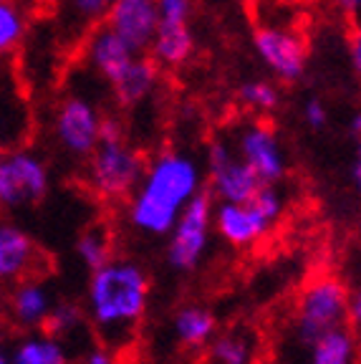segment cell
<instances>
[{
  "label": "cell",
  "mask_w": 361,
  "mask_h": 364,
  "mask_svg": "<svg viewBox=\"0 0 361 364\" xmlns=\"http://www.w3.org/2000/svg\"><path fill=\"white\" fill-rule=\"evenodd\" d=\"M333 6L339 8L346 18H356L361 11V0H333Z\"/></svg>",
  "instance_id": "cell-32"
},
{
  "label": "cell",
  "mask_w": 361,
  "mask_h": 364,
  "mask_svg": "<svg viewBox=\"0 0 361 364\" xmlns=\"http://www.w3.org/2000/svg\"><path fill=\"white\" fill-rule=\"evenodd\" d=\"M84 364H114V359H112V352H109V349L99 347V349H94V352L86 354Z\"/></svg>",
  "instance_id": "cell-33"
},
{
  "label": "cell",
  "mask_w": 361,
  "mask_h": 364,
  "mask_svg": "<svg viewBox=\"0 0 361 364\" xmlns=\"http://www.w3.org/2000/svg\"><path fill=\"white\" fill-rule=\"evenodd\" d=\"M175 329L185 347H203V344H208L215 331V316L208 309H182L175 318Z\"/></svg>",
  "instance_id": "cell-19"
},
{
  "label": "cell",
  "mask_w": 361,
  "mask_h": 364,
  "mask_svg": "<svg viewBox=\"0 0 361 364\" xmlns=\"http://www.w3.org/2000/svg\"><path fill=\"white\" fill-rule=\"evenodd\" d=\"M104 21L134 53L149 51L157 33V6L154 0H114Z\"/></svg>",
  "instance_id": "cell-11"
},
{
  "label": "cell",
  "mask_w": 361,
  "mask_h": 364,
  "mask_svg": "<svg viewBox=\"0 0 361 364\" xmlns=\"http://www.w3.org/2000/svg\"><path fill=\"white\" fill-rule=\"evenodd\" d=\"M215 225L220 230V235L227 240L230 245L237 248H245L253 240L263 238L266 230L271 228V223L255 210L253 205H230L222 203L217 210H215Z\"/></svg>",
  "instance_id": "cell-15"
},
{
  "label": "cell",
  "mask_w": 361,
  "mask_h": 364,
  "mask_svg": "<svg viewBox=\"0 0 361 364\" xmlns=\"http://www.w3.org/2000/svg\"><path fill=\"white\" fill-rule=\"evenodd\" d=\"M26 33V16L13 0H0V56L21 43Z\"/></svg>",
  "instance_id": "cell-22"
},
{
  "label": "cell",
  "mask_w": 361,
  "mask_h": 364,
  "mask_svg": "<svg viewBox=\"0 0 361 364\" xmlns=\"http://www.w3.org/2000/svg\"><path fill=\"white\" fill-rule=\"evenodd\" d=\"M134 56H139V53L131 51L129 46L119 38L114 31H109L107 26L94 28L89 38H86V61L109 84L119 79V74L129 66Z\"/></svg>",
  "instance_id": "cell-14"
},
{
  "label": "cell",
  "mask_w": 361,
  "mask_h": 364,
  "mask_svg": "<svg viewBox=\"0 0 361 364\" xmlns=\"http://www.w3.org/2000/svg\"><path fill=\"white\" fill-rule=\"evenodd\" d=\"M124 142V124L117 117H102L99 119V144Z\"/></svg>",
  "instance_id": "cell-30"
},
{
  "label": "cell",
  "mask_w": 361,
  "mask_h": 364,
  "mask_svg": "<svg viewBox=\"0 0 361 364\" xmlns=\"http://www.w3.org/2000/svg\"><path fill=\"white\" fill-rule=\"evenodd\" d=\"M212 220V195L208 188H200L198 195L185 205L175 228H172L170 261L180 271H192L198 266L208 245V228Z\"/></svg>",
  "instance_id": "cell-5"
},
{
  "label": "cell",
  "mask_w": 361,
  "mask_h": 364,
  "mask_svg": "<svg viewBox=\"0 0 361 364\" xmlns=\"http://www.w3.org/2000/svg\"><path fill=\"white\" fill-rule=\"evenodd\" d=\"M43 253L36 248L33 238L13 225H0V281H33L45 271Z\"/></svg>",
  "instance_id": "cell-13"
},
{
  "label": "cell",
  "mask_w": 361,
  "mask_h": 364,
  "mask_svg": "<svg viewBox=\"0 0 361 364\" xmlns=\"http://www.w3.org/2000/svg\"><path fill=\"white\" fill-rule=\"evenodd\" d=\"M240 102L245 104L248 109L260 114H268L281 104V91L273 81H248V84L240 86L237 91Z\"/></svg>",
  "instance_id": "cell-23"
},
{
  "label": "cell",
  "mask_w": 361,
  "mask_h": 364,
  "mask_svg": "<svg viewBox=\"0 0 361 364\" xmlns=\"http://www.w3.org/2000/svg\"><path fill=\"white\" fill-rule=\"evenodd\" d=\"M351 136L359 142V136H361V114H354V117H351Z\"/></svg>",
  "instance_id": "cell-35"
},
{
  "label": "cell",
  "mask_w": 361,
  "mask_h": 364,
  "mask_svg": "<svg viewBox=\"0 0 361 364\" xmlns=\"http://www.w3.org/2000/svg\"><path fill=\"white\" fill-rule=\"evenodd\" d=\"M237 152V157L258 175L263 185H273L286 175V154L278 142V134L266 122H253L240 132Z\"/></svg>",
  "instance_id": "cell-10"
},
{
  "label": "cell",
  "mask_w": 361,
  "mask_h": 364,
  "mask_svg": "<svg viewBox=\"0 0 361 364\" xmlns=\"http://www.w3.org/2000/svg\"><path fill=\"white\" fill-rule=\"evenodd\" d=\"M76 250H79L81 261H84L91 271H99V268L112 263V256H114L112 235H109L107 228H102V225L86 228L84 233H81V238L76 240Z\"/></svg>",
  "instance_id": "cell-20"
},
{
  "label": "cell",
  "mask_w": 361,
  "mask_h": 364,
  "mask_svg": "<svg viewBox=\"0 0 361 364\" xmlns=\"http://www.w3.org/2000/svg\"><path fill=\"white\" fill-rule=\"evenodd\" d=\"M349 53H351V68H354V74H361V38L354 36L349 43Z\"/></svg>",
  "instance_id": "cell-31"
},
{
  "label": "cell",
  "mask_w": 361,
  "mask_h": 364,
  "mask_svg": "<svg viewBox=\"0 0 361 364\" xmlns=\"http://www.w3.org/2000/svg\"><path fill=\"white\" fill-rule=\"evenodd\" d=\"M48 309V294L38 284H21L11 296V314L21 326H33L43 321Z\"/></svg>",
  "instance_id": "cell-18"
},
{
  "label": "cell",
  "mask_w": 361,
  "mask_h": 364,
  "mask_svg": "<svg viewBox=\"0 0 361 364\" xmlns=\"http://www.w3.org/2000/svg\"><path fill=\"white\" fill-rule=\"evenodd\" d=\"M81 321H84V316H81L79 306H74V304H61V306H56L53 311L45 314L43 321H41V329H43L45 339L56 341L71 334V329H76Z\"/></svg>",
  "instance_id": "cell-24"
},
{
  "label": "cell",
  "mask_w": 361,
  "mask_h": 364,
  "mask_svg": "<svg viewBox=\"0 0 361 364\" xmlns=\"http://www.w3.org/2000/svg\"><path fill=\"white\" fill-rule=\"evenodd\" d=\"M99 119L102 114L89 99L66 97L56 109L53 129L61 147L74 157H89L99 144Z\"/></svg>",
  "instance_id": "cell-8"
},
{
  "label": "cell",
  "mask_w": 361,
  "mask_h": 364,
  "mask_svg": "<svg viewBox=\"0 0 361 364\" xmlns=\"http://www.w3.org/2000/svg\"><path fill=\"white\" fill-rule=\"evenodd\" d=\"M195 51L190 23H157V33L149 46L152 61L157 68H177L187 63V58Z\"/></svg>",
  "instance_id": "cell-17"
},
{
  "label": "cell",
  "mask_w": 361,
  "mask_h": 364,
  "mask_svg": "<svg viewBox=\"0 0 361 364\" xmlns=\"http://www.w3.org/2000/svg\"><path fill=\"white\" fill-rule=\"evenodd\" d=\"M149 279L134 263H109L91 276L89 301L96 326L112 329L139 321L147 306Z\"/></svg>",
  "instance_id": "cell-2"
},
{
  "label": "cell",
  "mask_w": 361,
  "mask_h": 364,
  "mask_svg": "<svg viewBox=\"0 0 361 364\" xmlns=\"http://www.w3.org/2000/svg\"><path fill=\"white\" fill-rule=\"evenodd\" d=\"M351 182H354V188H361V157L359 154L351 159Z\"/></svg>",
  "instance_id": "cell-34"
},
{
  "label": "cell",
  "mask_w": 361,
  "mask_h": 364,
  "mask_svg": "<svg viewBox=\"0 0 361 364\" xmlns=\"http://www.w3.org/2000/svg\"><path fill=\"white\" fill-rule=\"evenodd\" d=\"M48 190V170L36 154L18 152L0 154V205L18 208L38 203Z\"/></svg>",
  "instance_id": "cell-7"
},
{
  "label": "cell",
  "mask_w": 361,
  "mask_h": 364,
  "mask_svg": "<svg viewBox=\"0 0 361 364\" xmlns=\"http://www.w3.org/2000/svg\"><path fill=\"white\" fill-rule=\"evenodd\" d=\"M303 119L313 132H321L328 124V109L321 99H308L303 104Z\"/></svg>",
  "instance_id": "cell-29"
},
{
  "label": "cell",
  "mask_w": 361,
  "mask_h": 364,
  "mask_svg": "<svg viewBox=\"0 0 361 364\" xmlns=\"http://www.w3.org/2000/svg\"><path fill=\"white\" fill-rule=\"evenodd\" d=\"M31 109L21 84L13 76H0V154L18 152L28 142Z\"/></svg>",
  "instance_id": "cell-12"
},
{
  "label": "cell",
  "mask_w": 361,
  "mask_h": 364,
  "mask_svg": "<svg viewBox=\"0 0 361 364\" xmlns=\"http://www.w3.org/2000/svg\"><path fill=\"white\" fill-rule=\"evenodd\" d=\"M349 289L336 276H318L308 281L296 301V331L298 339L313 347L323 334L341 329L349 306Z\"/></svg>",
  "instance_id": "cell-3"
},
{
  "label": "cell",
  "mask_w": 361,
  "mask_h": 364,
  "mask_svg": "<svg viewBox=\"0 0 361 364\" xmlns=\"http://www.w3.org/2000/svg\"><path fill=\"white\" fill-rule=\"evenodd\" d=\"M157 23H190L192 0H154Z\"/></svg>",
  "instance_id": "cell-28"
},
{
  "label": "cell",
  "mask_w": 361,
  "mask_h": 364,
  "mask_svg": "<svg viewBox=\"0 0 361 364\" xmlns=\"http://www.w3.org/2000/svg\"><path fill=\"white\" fill-rule=\"evenodd\" d=\"M159 81V68L149 56H134L129 66L119 74L117 81H112L114 99L119 102V107H134V104L144 102L154 91Z\"/></svg>",
  "instance_id": "cell-16"
},
{
  "label": "cell",
  "mask_w": 361,
  "mask_h": 364,
  "mask_svg": "<svg viewBox=\"0 0 361 364\" xmlns=\"http://www.w3.org/2000/svg\"><path fill=\"white\" fill-rule=\"evenodd\" d=\"M198 190L200 170L195 159L175 149H164L144 167L129 205L131 223L154 235L170 233Z\"/></svg>",
  "instance_id": "cell-1"
},
{
  "label": "cell",
  "mask_w": 361,
  "mask_h": 364,
  "mask_svg": "<svg viewBox=\"0 0 361 364\" xmlns=\"http://www.w3.org/2000/svg\"><path fill=\"white\" fill-rule=\"evenodd\" d=\"M208 170H210V195H217L222 203L245 205L253 200L263 182L253 170L237 157L225 142L215 139L208 149Z\"/></svg>",
  "instance_id": "cell-6"
},
{
  "label": "cell",
  "mask_w": 361,
  "mask_h": 364,
  "mask_svg": "<svg viewBox=\"0 0 361 364\" xmlns=\"http://www.w3.org/2000/svg\"><path fill=\"white\" fill-rule=\"evenodd\" d=\"M354 336L346 329H333L313 344V362L311 364H351L354 359Z\"/></svg>",
  "instance_id": "cell-21"
},
{
  "label": "cell",
  "mask_w": 361,
  "mask_h": 364,
  "mask_svg": "<svg viewBox=\"0 0 361 364\" xmlns=\"http://www.w3.org/2000/svg\"><path fill=\"white\" fill-rule=\"evenodd\" d=\"M255 51L260 61L283 81H298L306 71V43L296 31L263 26L255 31Z\"/></svg>",
  "instance_id": "cell-9"
},
{
  "label": "cell",
  "mask_w": 361,
  "mask_h": 364,
  "mask_svg": "<svg viewBox=\"0 0 361 364\" xmlns=\"http://www.w3.org/2000/svg\"><path fill=\"white\" fill-rule=\"evenodd\" d=\"M13 364H66V359H63V352L56 341L31 339L16 352Z\"/></svg>",
  "instance_id": "cell-25"
},
{
  "label": "cell",
  "mask_w": 361,
  "mask_h": 364,
  "mask_svg": "<svg viewBox=\"0 0 361 364\" xmlns=\"http://www.w3.org/2000/svg\"><path fill=\"white\" fill-rule=\"evenodd\" d=\"M63 3H66L68 16L74 21H79L81 26H91V23L107 18L114 0H63Z\"/></svg>",
  "instance_id": "cell-26"
},
{
  "label": "cell",
  "mask_w": 361,
  "mask_h": 364,
  "mask_svg": "<svg viewBox=\"0 0 361 364\" xmlns=\"http://www.w3.org/2000/svg\"><path fill=\"white\" fill-rule=\"evenodd\" d=\"M212 359L217 364H250V352L245 341L235 336H220L212 344Z\"/></svg>",
  "instance_id": "cell-27"
},
{
  "label": "cell",
  "mask_w": 361,
  "mask_h": 364,
  "mask_svg": "<svg viewBox=\"0 0 361 364\" xmlns=\"http://www.w3.org/2000/svg\"><path fill=\"white\" fill-rule=\"evenodd\" d=\"M0 364H6V359H3V354H0Z\"/></svg>",
  "instance_id": "cell-36"
},
{
  "label": "cell",
  "mask_w": 361,
  "mask_h": 364,
  "mask_svg": "<svg viewBox=\"0 0 361 364\" xmlns=\"http://www.w3.org/2000/svg\"><path fill=\"white\" fill-rule=\"evenodd\" d=\"M89 157V188L104 200H122L134 193L147 167L144 157L126 142L96 144Z\"/></svg>",
  "instance_id": "cell-4"
}]
</instances>
